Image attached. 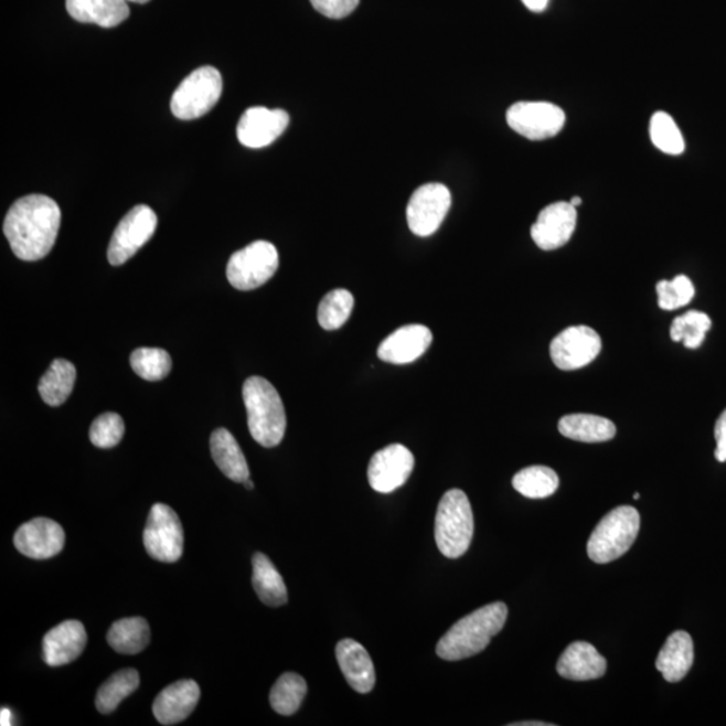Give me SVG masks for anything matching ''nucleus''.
Masks as SVG:
<instances>
[{"instance_id": "nucleus-1", "label": "nucleus", "mask_w": 726, "mask_h": 726, "mask_svg": "<svg viewBox=\"0 0 726 726\" xmlns=\"http://www.w3.org/2000/svg\"><path fill=\"white\" fill-rule=\"evenodd\" d=\"M61 211L51 196L32 194L14 202L4 218V236L23 261H36L51 254L57 239Z\"/></svg>"}, {"instance_id": "nucleus-2", "label": "nucleus", "mask_w": 726, "mask_h": 726, "mask_svg": "<svg viewBox=\"0 0 726 726\" xmlns=\"http://www.w3.org/2000/svg\"><path fill=\"white\" fill-rule=\"evenodd\" d=\"M508 607L497 601L467 615L448 630L436 645V654L445 661H461L482 652L500 633L508 620Z\"/></svg>"}, {"instance_id": "nucleus-3", "label": "nucleus", "mask_w": 726, "mask_h": 726, "mask_svg": "<svg viewBox=\"0 0 726 726\" xmlns=\"http://www.w3.org/2000/svg\"><path fill=\"white\" fill-rule=\"evenodd\" d=\"M252 438L266 448L279 446L286 435L285 405L275 386L263 377H250L243 386Z\"/></svg>"}, {"instance_id": "nucleus-4", "label": "nucleus", "mask_w": 726, "mask_h": 726, "mask_svg": "<svg viewBox=\"0 0 726 726\" xmlns=\"http://www.w3.org/2000/svg\"><path fill=\"white\" fill-rule=\"evenodd\" d=\"M473 514L469 498L453 489L442 495L436 512L435 538L442 556L459 558L471 545Z\"/></svg>"}, {"instance_id": "nucleus-5", "label": "nucleus", "mask_w": 726, "mask_h": 726, "mask_svg": "<svg viewBox=\"0 0 726 726\" xmlns=\"http://www.w3.org/2000/svg\"><path fill=\"white\" fill-rule=\"evenodd\" d=\"M641 515L632 506H619L609 512L590 534L587 552L596 564H608L626 555L636 543Z\"/></svg>"}, {"instance_id": "nucleus-6", "label": "nucleus", "mask_w": 726, "mask_h": 726, "mask_svg": "<svg viewBox=\"0 0 726 726\" xmlns=\"http://www.w3.org/2000/svg\"><path fill=\"white\" fill-rule=\"evenodd\" d=\"M223 95V76L213 66H202L183 79L171 97V113L194 120L211 113Z\"/></svg>"}, {"instance_id": "nucleus-7", "label": "nucleus", "mask_w": 726, "mask_h": 726, "mask_svg": "<svg viewBox=\"0 0 726 726\" xmlns=\"http://www.w3.org/2000/svg\"><path fill=\"white\" fill-rule=\"evenodd\" d=\"M278 268L276 246L268 242H255L231 256L226 278L238 291H252L266 285Z\"/></svg>"}, {"instance_id": "nucleus-8", "label": "nucleus", "mask_w": 726, "mask_h": 726, "mask_svg": "<svg viewBox=\"0 0 726 726\" xmlns=\"http://www.w3.org/2000/svg\"><path fill=\"white\" fill-rule=\"evenodd\" d=\"M183 527L180 516L163 503L153 504L147 520L143 543L158 562L177 563L183 553Z\"/></svg>"}, {"instance_id": "nucleus-9", "label": "nucleus", "mask_w": 726, "mask_h": 726, "mask_svg": "<svg viewBox=\"0 0 726 726\" xmlns=\"http://www.w3.org/2000/svg\"><path fill=\"white\" fill-rule=\"evenodd\" d=\"M158 226V217L150 206L138 205L120 221L108 246V261L118 267L138 254L150 242Z\"/></svg>"}, {"instance_id": "nucleus-10", "label": "nucleus", "mask_w": 726, "mask_h": 726, "mask_svg": "<svg viewBox=\"0 0 726 726\" xmlns=\"http://www.w3.org/2000/svg\"><path fill=\"white\" fill-rule=\"evenodd\" d=\"M452 196L442 183H427L412 194L406 218L409 229L418 237L433 236L451 207Z\"/></svg>"}, {"instance_id": "nucleus-11", "label": "nucleus", "mask_w": 726, "mask_h": 726, "mask_svg": "<svg viewBox=\"0 0 726 726\" xmlns=\"http://www.w3.org/2000/svg\"><path fill=\"white\" fill-rule=\"evenodd\" d=\"M510 128L529 140L555 138L565 126V113L546 102H520L506 114Z\"/></svg>"}, {"instance_id": "nucleus-12", "label": "nucleus", "mask_w": 726, "mask_h": 726, "mask_svg": "<svg viewBox=\"0 0 726 726\" xmlns=\"http://www.w3.org/2000/svg\"><path fill=\"white\" fill-rule=\"evenodd\" d=\"M601 348V338L594 329L572 325L552 341L551 356L559 371L572 372L598 359Z\"/></svg>"}, {"instance_id": "nucleus-13", "label": "nucleus", "mask_w": 726, "mask_h": 726, "mask_svg": "<svg viewBox=\"0 0 726 726\" xmlns=\"http://www.w3.org/2000/svg\"><path fill=\"white\" fill-rule=\"evenodd\" d=\"M415 469V457L408 448L392 445L380 449L367 469L369 483L381 494H391L408 481Z\"/></svg>"}, {"instance_id": "nucleus-14", "label": "nucleus", "mask_w": 726, "mask_h": 726, "mask_svg": "<svg viewBox=\"0 0 726 726\" xmlns=\"http://www.w3.org/2000/svg\"><path fill=\"white\" fill-rule=\"evenodd\" d=\"M577 211L570 202H555L540 213L532 226V238L543 250L562 248L574 236Z\"/></svg>"}, {"instance_id": "nucleus-15", "label": "nucleus", "mask_w": 726, "mask_h": 726, "mask_svg": "<svg viewBox=\"0 0 726 726\" xmlns=\"http://www.w3.org/2000/svg\"><path fill=\"white\" fill-rule=\"evenodd\" d=\"M289 116L282 109L252 107L238 121L237 138L248 149H263L273 145L286 131Z\"/></svg>"}, {"instance_id": "nucleus-16", "label": "nucleus", "mask_w": 726, "mask_h": 726, "mask_svg": "<svg viewBox=\"0 0 726 726\" xmlns=\"http://www.w3.org/2000/svg\"><path fill=\"white\" fill-rule=\"evenodd\" d=\"M14 545L23 556L47 559L57 556L65 545V532L57 522L35 519L18 529Z\"/></svg>"}, {"instance_id": "nucleus-17", "label": "nucleus", "mask_w": 726, "mask_h": 726, "mask_svg": "<svg viewBox=\"0 0 726 726\" xmlns=\"http://www.w3.org/2000/svg\"><path fill=\"white\" fill-rule=\"evenodd\" d=\"M86 631L83 623L77 620H66L54 627L43 638L42 658L52 668L64 666V664L76 661L85 649Z\"/></svg>"}, {"instance_id": "nucleus-18", "label": "nucleus", "mask_w": 726, "mask_h": 726, "mask_svg": "<svg viewBox=\"0 0 726 726\" xmlns=\"http://www.w3.org/2000/svg\"><path fill=\"white\" fill-rule=\"evenodd\" d=\"M433 332L426 325H404L381 342L377 352L378 359L395 363V365L414 362L427 352L433 343Z\"/></svg>"}, {"instance_id": "nucleus-19", "label": "nucleus", "mask_w": 726, "mask_h": 726, "mask_svg": "<svg viewBox=\"0 0 726 726\" xmlns=\"http://www.w3.org/2000/svg\"><path fill=\"white\" fill-rule=\"evenodd\" d=\"M200 686L195 681H178L163 688L153 701V716L162 725L180 724L192 715L200 703Z\"/></svg>"}, {"instance_id": "nucleus-20", "label": "nucleus", "mask_w": 726, "mask_h": 726, "mask_svg": "<svg viewBox=\"0 0 726 726\" xmlns=\"http://www.w3.org/2000/svg\"><path fill=\"white\" fill-rule=\"evenodd\" d=\"M335 654L348 684L361 694L371 693L375 685V672L366 649L353 639H343L337 644Z\"/></svg>"}, {"instance_id": "nucleus-21", "label": "nucleus", "mask_w": 726, "mask_h": 726, "mask_svg": "<svg viewBox=\"0 0 726 726\" xmlns=\"http://www.w3.org/2000/svg\"><path fill=\"white\" fill-rule=\"evenodd\" d=\"M607 672L606 658L592 644L575 642L568 645L557 662V673L565 680L590 681Z\"/></svg>"}, {"instance_id": "nucleus-22", "label": "nucleus", "mask_w": 726, "mask_h": 726, "mask_svg": "<svg viewBox=\"0 0 726 726\" xmlns=\"http://www.w3.org/2000/svg\"><path fill=\"white\" fill-rule=\"evenodd\" d=\"M128 2L145 4L150 0H66V10L77 22L110 29L127 21Z\"/></svg>"}, {"instance_id": "nucleus-23", "label": "nucleus", "mask_w": 726, "mask_h": 726, "mask_svg": "<svg viewBox=\"0 0 726 726\" xmlns=\"http://www.w3.org/2000/svg\"><path fill=\"white\" fill-rule=\"evenodd\" d=\"M694 645L693 639L685 631H676L668 638L663 644L660 655L656 658L655 666L668 682H680L685 679L693 666Z\"/></svg>"}, {"instance_id": "nucleus-24", "label": "nucleus", "mask_w": 726, "mask_h": 726, "mask_svg": "<svg viewBox=\"0 0 726 726\" xmlns=\"http://www.w3.org/2000/svg\"><path fill=\"white\" fill-rule=\"evenodd\" d=\"M212 457L221 472L236 483L249 479V467L235 436L225 428L215 429L211 438Z\"/></svg>"}, {"instance_id": "nucleus-25", "label": "nucleus", "mask_w": 726, "mask_h": 726, "mask_svg": "<svg viewBox=\"0 0 726 726\" xmlns=\"http://www.w3.org/2000/svg\"><path fill=\"white\" fill-rule=\"evenodd\" d=\"M559 434L581 442H605L617 435V427L606 417L586 414L566 415L558 421Z\"/></svg>"}, {"instance_id": "nucleus-26", "label": "nucleus", "mask_w": 726, "mask_h": 726, "mask_svg": "<svg viewBox=\"0 0 726 726\" xmlns=\"http://www.w3.org/2000/svg\"><path fill=\"white\" fill-rule=\"evenodd\" d=\"M254 588L264 605L281 607L287 605L288 595L285 580L270 559L264 553H256L254 559Z\"/></svg>"}, {"instance_id": "nucleus-27", "label": "nucleus", "mask_w": 726, "mask_h": 726, "mask_svg": "<svg viewBox=\"0 0 726 726\" xmlns=\"http://www.w3.org/2000/svg\"><path fill=\"white\" fill-rule=\"evenodd\" d=\"M151 631L143 618H127L116 621L107 633V641L119 654L135 655L146 650Z\"/></svg>"}, {"instance_id": "nucleus-28", "label": "nucleus", "mask_w": 726, "mask_h": 726, "mask_svg": "<svg viewBox=\"0 0 726 726\" xmlns=\"http://www.w3.org/2000/svg\"><path fill=\"white\" fill-rule=\"evenodd\" d=\"M77 372L75 365L66 360L53 361L49 371L40 381V395L47 405L60 406L70 398L75 387Z\"/></svg>"}, {"instance_id": "nucleus-29", "label": "nucleus", "mask_w": 726, "mask_h": 726, "mask_svg": "<svg viewBox=\"0 0 726 726\" xmlns=\"http://www.w3.org/2000/svg\"><path fill=\"white\" fill-rule=\"evenodd\" d=\"M140 679L137 670L125 669L110 676V679L98 688L96 695L97 711L103 715H109L116 711L122 700L127 698L139 687Z\"/></svg>"}, {"instance_id": "nucleus-30", "label": "nucleus", "mask_w": 726, "mask_h": 726, "mask_svg": "<svg viewBox=\"0 0 726 726\" xmlns=\"http://www.w3.org/2000/svg\"><path fill=\"white\" fill-rule=\"evenodd\" d=\"M559 479L555 470L545 466H532L515 473L513 488L531 500H544L555 494Z\"/></svg>"}, {"instance_id": "nucleus-31", "label": "nucleus", "mask_w": 726, "mask_h": 726, "mask_svg": "<svg viewBox=\"0 0 726 726\" xmlns=\"http://www.w3.org/2000/svg\"><path fill=\"white\" fill-rule=\"evenodd\" d=\"M307 694L303 676L286 673L280 676L269 694L270 706L281 716H292L299 711Z\"/></svg>"}, {"instance_id": "nucleus-32", "label": "nucleus", "mask_w": 726, "mask_h": 726, "mask_svg": "<svg viewBox=\"0 0 726 726\" xmlns=\"http://www.w3.org/2000/svg\"><path fill=\"white\" fill-rule=\"evenodd\" d=\"M354 297L348 289L338 288L322 299L318 309V322L322 329L332 331L341 329L352 316Z\"/></svg>"}, {"instance_id": "nucleus-33", "label": "nucleus", "mask_w": 726, "mask_h": 726, "mask_svg": "<svg viewBox=\"0 0 726 726\" xmlns=\"http://www.w3.org/2000/svg\"><path fill=\"white\" fill-rule=\"evenodd\" d=\"M711 328L712 319L707 313L692 310L674 319L670 337L674 342H684L685 348L694 350L704 343Z\"/></svg>"}, {"instance_id": "nucleus-34", "label": "nucleus", "mask_w": 726, "mask_h": 726, "mask_svg": "<svg viewBox=\"0 0 726 726\" xmlns=\"http://www.w3.org/2000/svg\"><path fill=\"white\" fill-rule=\"evenodd\" d=\"M652 145L669 156H681L685 151V140L676 122L666 113H655L650 121Z\"/></svg>"}, {"instance_id": "nucleus-35", "label": "nucleus", "mask_w": 726, "mask_h": 726, "mask_svg": "<svg viewBox=\"0 0 726 726\" xmlns=\"http://www.w3.org/2000/svg\"><path fill=\"white\" fill-rule=\"evenodd\" d=\"M132 371L146 381H161L171 372V356L166 350L140 348L131 354Z\"/></svg>"}, {"instance_id": "nucleus-36", "label": "nucleus", "mask_w": 726, "mask_h": 726, "mask_svg": "<svg viewBox=\"0 0 726 726\" xmlns=\"http://www.w3.org/2000/svg\"><path fill=\"white\" fill-rule=\"evenodd\" d=\"M658 305L662 310L674 311L685 307L694 298L695 288L685 275L676 276L672 281L661 280L656 285Z\"/></svg>"}, {"instance_id": "nucleus-37", "label": "nucleus", "mask_w": 726, "mask_h": 726, "mask_svg": "<svg viewBox=\"0 0 726 726\" xmlns=\"http://www.w3.org/2000/svg\"><path fill=\"white\" fill-rule=\"evenodd\" d=\"M125 421L118 414H104L98 416L90 426L89 438L97 448H114L125 436Z\"/></svg>"}, {"instance_id": "nucleus-38", "label": "nucleus", "mask_w": 726, "mask_h": 726, "mask_svg": "<svg viewBox=\"0 0 726 726\" xmlns=\"http://www.w3.org/2000/svg\"><path fill=\"white\" fill-rule=\"evenodd\" d=\"M313 9L331 20H342L359 8L360 0H311Z\"/></svg>"}, {"instance_id": "nucleus-39", "label": "nucleus", "mask_w": 726, "mask_h": 726, "mask_svg": "<svg viewBox=\"0 0 726 726\" xmlns=\"http://www.w3.org/2000/svg\"><path fill=\"white\" fill-rule=\"evenodd\" d=\"M715 438L717 442V448L715 452L716 459L719 463H725L726 461V409L719 415L718 420L715 427Z\"/></svg>"}, {"instance_id": "nucleus-40", "label": "nucleus", "mask_w": 726, "mask_h": 726, "mask_svg": "<svg viewBox=\"0 0 726 726\" xmlns=\"http://www.w3.org/2000/svg\"><path fill=\"white\" fill-rule=\"evenodd\" d=\"M522 3L533 12H543L549 4V0H522Z\"/></svg>"}, {"instance_id": "nucleus-41", "label": "nucleus", "mask_w": 726, "mask_h": 726, "mask_svg": "<svg viewBox=\"0 0 726 726\" xmlns=\"http://www.w3.org/2000/svg\"><path fill=\"white\" fill-rule=\"evenodd\" d=\"M11 722H12L11 711L8 709V707H3V709L0 711V725L10 726Z\"/></svg>"}, {"instance_id": "nucleus-42", "label": "nucleus", "mask_w": 726, "mask_h": 726, "mask_svg": "<svg viewBox=\"0 0 726 726\" xmlns=\"http://www.w3.org/2000/svg\"><path fill=\"white\" fill-rule=\"evenodd\" d=\"M553 724H547V723H538V722H524V723H515V724H510V726H551Z\"/></svg>"}, {"instance_id": "nucleus-43", "label": "nucleus", "mask_w": 726, "mask_h": 726, "mask_svg": "<svg viewBox=\"0 0 726 726\" xmlns=\"http://www.w3.org/2000/svg\"><path fill=\"white\" fill-rule=\"evenodd\" d=\"M569 202L572 203V205L577 207L581 205L583 200L580 199V196H574V199H572Z\"/></svg>"}, {"instance_id": "nucleus-44", "label": "nucleus", "mask_w": 726, "mask_h": 726, "mask_svg": "<svg viewBox=\"0 0 726 726\" xmlns=\"http://www.w3.org/2000/svg\"><path fill=\"white\" fill-rule=\"evenodd\" d=\"M243 484L248 490H254V488H255V484H254V482L250 481V479H246V481Z\"/></svg>"}, {"instance_id": "nucleus-45", "label": "nucleus", "mask_w": 726, "mask_h": 726, "mask_svg": "<svg viewBox=\"0 0 726 726\" xmlns=\"http://www.w3.org/2000/svg\"><path fill=\"white\" fill-rule=\"evenodd\" d=\"M633 500H636V501L639 500V492H637V494H633Z\"/></svg>"}]
</instances>
